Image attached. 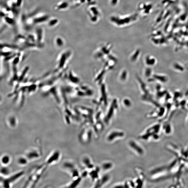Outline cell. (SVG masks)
Here are the masks:
<instances>
[{
    "instance_id": "14",
    "label": "cell",
    "mask_w": 188,
    "mask_h": 188,
    "mask_svg": "<svg viewBox=\"0 0 188 188\" xmlns=\"http://www.w3.org/2000/svg\"><path fill=\"white\" fill-rule=\"evenodd\" d=\"M82 178V177L81 176L78 178L73 179V181L69 185H68L67 187L74 188L76 187L80 183Z\"/></svg>"
},
{
    "instance_id": "10",
    "label": "cell",
    "mask_w": 188,
    "mask_h": 188,
    "mask_svg": "<svg viewBox=\"0 0 188 188\" xmlns=\"http://www.w3.org/2000/svg\"><path fill=\"white\" fill-rule=\"evenodd\" d=\"M110 179V176L109 174H106L103 176L101 178H99L95 184V188H101L107 184Z\"/></svg>"
},
{
    "instance_id": "2",
    "label": "cell",
    "mask_w": 188,
    "mask_h": 188,
    "mask_svg": "<svg viewBox=\"0 0 188 188\" xmlns=\"http://www.w3.org/2000/svg\"><path fill=\"white\" fill-rule=\"evenodd\" d=\"M62 168L66 173L69 174L73 179H76L81 176L75 164L72 161H65L62 164Z\"/></svg>"
},
{
    "instance_id": "1",
    "label": "cell",
    "mask_w": 188,
    "mask_h": 188,
    "mask_svg": "<svg viewBox=\"0 0 188 188\" xmlns=\"http://www.w3.org/2000/svg\"><path fill=\"white\" fill-rule=\"evenodd\" d=\"M47 166L46 164L44 163L40 165L37 166L34 168L25 184L26 187H35L46 171Z\"/></svg>"
},
{
    "instance_id": "15",
    "label": "cell",
    "mask_w": 188,
    "mask_h": 188,
    "mask_svg": "<svg viewBox=\"0 0 188 188\" xmlns=\"http://www.w3.org/2000/svg\"><path fill=\"white\" fill-rule=\"evenodd\" d=\"M156 78L158 79V81L162 82V83H166L168 80L167 76L164 75H156Z\"/></svg>"
},
{
    "instance_id": "16",
    "label": "cell",
    "mask_w": 188,
    "mask_h": 188,
    "mask_svg": "<svg viewBox=\"0 0 188 188\" xmlns=\"http://www.w3.org/2000/svg\"><path fill=\"white\" fill-rule=\"evenodd\" d=\"M164 129H165L164 130H165V133L166 134H169L171 133V127L170 124H168L167 125H166Z\"/></svg>"
},
{
    "instance_id": "8",
    "label": "cell",
    "mask_w": 188,
    "mask_h": 188,
    "mask_svg": "<svg viewBox=\"0 0 188 188\" xmlns=\"http://www.w3.org/2000/svg\"><path fill=\"white\" fill-rule=\"evenodd\" d=\"M25 174L24 171H21L19 173L14 174V175L8 178L5 179L0 176V182H2L4 185L5 187H9L10 184L12 182L15 181L16 180Z\"/></svg>"
},
{
    "instance_id": "13",
    "label": "cell",
    "mask_w": 188,
    "mask_h": 188,
    "mask_svg": "<svg viewBox=\"0 0 188 188\" xmlns=\"http://www.w3.org/2000/svg\"><path fill=\"white\" fill-rule=\"evenodd\" d=\"M113 167V164L110 162H106L102 164L101 168L104 171H107L112 169Z\"/></svg>"
},
{
    "instance_id": "17",
    "label": "cell",
    "mask_w": 188,
    "mask_h": 188,
    "mask_svg": "<svg viewBox=\"0 0 188 188\" xmlns=\"http://www.w3.org/2000/svg\"><path fill=\"white\" fill-rule=\"evenodd\" d=\"M28 158H21L18 160V162L21 165H25L28 163Z\"/></svg>"
},
{
    "instance_id": "18",
    "label": "cell",
    "mask_w": 188,
    "mask_h": 188,
    "mask_svg": "<svg viewBox=\"0 0 188 188\" xmlns=\"http://www.w3.org/2000/svg\"><path fill=\"white\" fill-rule=\"evenodd\" d=\"M9 160V158L7 157H5L2 159V162L4 163H6L8 162Z\"/></svg>"
},
{
    "instance_id": "4",
    "label": "cell",
    "mask_w": 188,
    "mask_h": 188,
    "mask_svg": "<svg viewBox=\"0 0 188 188\" xmlns=\"http://www.w3.org/2000/svg\"><path fill=\"white\" fill-rule=\"evenodd\" d=\"M160 124L151 126L147 129L144 132V133L140 135L138 137V138L143 140H148L151 138H153L155 135L158 134L160 128Z\"/></svg>"
},
{
    "instance_id": "5",
    "label": "cell",
    "mask_w": 188,
    "mask_h": 188,
    "mask_svg": "<svg viewBox=\"0 0 188 188\" xmlns=\"http://www.w3.org/2000/svg\"><path fill=\"white\" fill-rule=\"evenodd\" d=\"M125 136V133L124 131L118 130H115L111 131L108 134L106 139L108 142H113L123 138Z\"/></svg>"
},
{
    "instance_id": "9",
    "label": "cell",
    "mask_w": 188,
    "mask_h": 188,
    "mask_svg": "<svg viewBox=\"0 0 188 188\" xmlns=\"http://www.w3.org/2000/svg\"><path fill=\"white\" fill-rule=\"evenodd\" d=\"M41 152L40 150L36 148H32L26 154V157L29 161H35L41 157Z\"/></svg>"
},
{
    "instance_id": "6",
    "label": "cell",
    "mask_w": 188,
    "mask_h": 188,
    "mask_svg": "<svg viewBox=\"0 0 188 188\" xmlns=\"http://www.w3.org/2000/svg\"><path fill=\"white\" fill-rule=\"evenodd\" d=\"M61 157V154L59 151L55 150L50 154L44 163L47 166L54 165L60 160Z\"/></svg>"
},
{
    "instance_id": "3",
    "label": "cell",
    "mask_w": 188,
    "mask_h": 188,
    "mask_svg": "<svg viewBox=\"0 0 188 188\" xmlns=\"http://www.w3.org/2000/svg\"><path fill=\"white\" fill-rule=\"evenodd\" d=\"M92 126H86L79 136V140L84 144H88L91 141L93 131Z\"/></svg>"
},
{
    "instance_id": "7",
    "label": "cell",
    "mask_w": 188,
    "mask_h": 188,
    "mask_svg": "<svg viewBox=\"0 0 188 188\" xmlns=\"http://www.w3.org/2000/svg\"><path fill=\"white\" fill-rule=\"evenodd\" d=\"M128 145L130 149L135 153L136 154L139 156L144 155V149L136 140L133 139L130 140L128 142Z\"/></svg>"
},
{
    "instance_id": "12",
    "label": "cell",
    "mask_w": 188,
    "mask_h": 188,
    "mask_svg": "<svg viewBox=\"0 0 188 188\" xmlns=\"http://www.w3.org/2000/svg\"><path fill=\"white\" fill-rule=\"evenodd\" d=\"M100 168L98 167H94L89 173L93 181H97L99 178V173Z\"/></svg>"
},
{
    "instance_id": "11",
    "label": "cell",
    "mask_w": 188,
    "mask_h": 188,
    "mask_svg": "<svg viewBox=\"0 0 188 188\" xmlns=\"http://www.w3.org/2000/svg\"><path fill=\"white\" fill-rule=\"evenodd\" d=\"M82 162L86 168L89 170H91L95 167L91 158L87 156L83 157L82 159Z\"/></svg>"
}]
</instances>
